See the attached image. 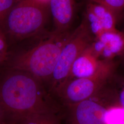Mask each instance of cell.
Masks as SVG:
<instances>
[{"mask_svg": "<svg viewBox=\"0 0 124 124\" xmlns=\"http://www.w3.org/2000/svg\"><path fill=\"white\" fill-rule=\"evenodd\" d=\"M109 9L115 15L124 8V0H90Z\"/></svg>", "mask_w": 124, "mask_h": 124, "instance_id": "cell-12", "label": "cell"}, {"mask_svg": "<svg viewBox=\"0 0 124 124\" xmlns=\"http://www.w3.org/2000/svg\"><path fill=\"white\" fill-rule=\"evenodd\" d=\"M19 0H0V28L5 18L15 4Z\"/></svg>", "mask_w": 124, "mask_h": 124, "instance_id": "cell-14", "label": "cell"}, {"mask_svg": "<svg viewBox=\"0 0 124 124\" xmlns=\"http://www.w3.org/2000/svg\"><path fill=\"white\" fill-rule=\"evenodd\" d=\"M120 100L121 107L124 108V88L120 94Z\"/></svg>", "mask_w": 124, "mask_h": 124, "instance_id": "cell-17", "label": "cell"}, {"mask_svg": "<svg viewBox=\"0 0 124 124\" xmlns=\"http://www.w3.org/2000/svg\"><path fill=\"white\" fill-rule=\"evenodd\" d=\"M91 32L83 23L70 35L59 55L49 84V92L54 94L66 80L75 59L91 44Z\"/></svg>", "mask_w": 124, "mask_h": 124, "instance_id": "cell-5", "label": "cell"}, {"mask_svg": "<svg viewBox=\"0 0 124 124\" xmlns=\"http://www.w3.org/2000/svg\"><path fill=\"white\" fill-rule=\"evenodd\" d=\"M0 105L4 124H16L35 114H58L61 110L40 80L27 72L10 68L0 81Z\"/></svg>", "mask_w": 124, "mask_h": 124, "instance_id": "cell-1", "label": "cell"}, {"mask_svg": "<svg viewBox=\"0 0 124 124\" xmlns=\"http://www.w3.org/2000/svg\"><path fill=\"white\" fill-rule=\"evenodd\" d=\"M93 97L65 107L67 124H106L109 108L94 99Z\"/></svg>", "mask_w": 124, "mask_h": 124, "instance_id": "cell-6", "label": "cell"}, {"mask_svg": "<svg viewBox=\"0 0 124 124\" xmlns=\"http://www.w3.org/2000/svg\"><path fill=\"white\" fill-rule=\"evenodd\" d=\"M70 35L53 33L32 49L16 56L10 62V68L27 72L43 84L48 83Z\"/></svg>", "mask_w": 124, "mask_h": 124, "instance_id": "cell-2", "label": "cell"}, {"mask_svg": "<svg viewBox=\"0 0 124 124\" xmlns=\"http://www.w3.org/2000/svg\"><path fill=\"white\" fill-rule=\"evenodd\" d=\"M106 124H124V108L122 107H113L108 108Z\"/></svg>", "mask_w": 124, "mask_h": 124, "instance_id": "cell-11", "label": "cell"}, {"mask_svg": "<svg viewBox=\"0 0 124 124\" xmlns=\"http://www.w3.org/2000/svg\"><path fill=\"white\" fill-rule=\"evenodd\" d=\"M87 8L98 17L104 32H117L115 28V14L111 10L102 5L90 1Z\"/></svg>", "mask_w": 124, "mask_h": 124, "instance_id": "cell-9", "label": "cell"}, {"mask_svg": "<svg viewBox=\"0 0 124 124\" xmlns=\"http://www.w3.org/2000/svg\"><path fill=\"white\" fill-rule=\"evenodd\" d=\"M55 114H35L26 117L16 124H46L50 117Z\"/></svg>", "mask_w": 124, "mask_h": 124, "instance_id": "cell-13", "label": "cell"}, {"mask_svg": "<svg viewBox=\"0 0 124 124\" xmlns=\"http://www.w3.org/2000/svg\"><path fill=\"white\" fill-rule=\"evenodd\" d=\"M46 124H61L60 118L58 114H53L50 117Z\"/></svg>", "mask_w": 124, "mask_h": 124, "instance_id": "cell-16", "label": "cell"}, {"mask_svg": "<svg viewBox=\"0 0 124 124\" xmlns=\"http://www.w3.org/2000/svg\"><path fill=\"white\" fill-rule=\"evenodd\" d=\"M98 37L104 45L101 53L105 57L109 58L119 53L123 47L124 40L117 32H104Z\"/></svg>", "mask_w": 124, "mask_h": 124, "instance_id": "cell-10", "label": "cell"}, {"mask_svg": "<svg viewBox=\"0 0 124 124\" xmlns=\"http://www.w3.org/2000/svg\"><path fill=\"white\" fill-rule=\"evenodd\" d=\"M98 57L91 45L75 59L69 75L63 83L73 79L88 78L94 75L103 63L98 60Z\"/></svg>", "mask_w": 124, "mask_h": 124, "instance_id": "cell-7", "label": "cell"}, {"mask_svg": "<svg viewBox=\"0 0 124 124\" xmlns=\"http://www.w3.org/2000/svg\"><path fill=\"white\" fill-rule=\"evenodd\" d=\"M113 67L109 63L103 62L92 76L68 80L58 87L54 94L64 107L83 101L96 95L110 76Z\"/></svg>", "mask_w": 124, "mask_h": 124, "instance_id": "cell-4", "label": "cell"}, {"mask_svg": "<svg viewBox=\"0 0 124 124\" xmlns=\"http://www.w3.org/2000/svg\"><path fill=\"white\" fill-rule=\"evenodd\" d=\"M7 54V43L4 31L0 28V62L5 59Z\"/></svg>", "mask_w": 124, "mask_h": 124, "instance_id": "cell-15", "label": "cell"}, {"mask_svg": "<svg viewBox=\"0 0 124 124\" xmlns=\"http://www.w3.org/2000/svg\"><path fill=\"white\" fill-rule=\"evenodd\" d=\"M46 3L40 0H19L9 11L1 26L17 39L35 35L43 29L46 22Z\"/></svg>", "mask_w": 124, "mask_h": 124, "instance_id": "cell-3", "label": "cell"}, {"mask_svg": "<svg viewBox=\"0 0 124 124\" xmlns=\"http://www.w3.org/2000/svg\"><path fill=\"white\" fill-rule=\"evenodd\" d=\"M49 7L55 27L53 33H65L73 18L74 0H49Z\"/></svg>", "mask_w": 124, "mask_h": 124, "instance_id": "cell-8", "label": "cell"}]
</instances>
